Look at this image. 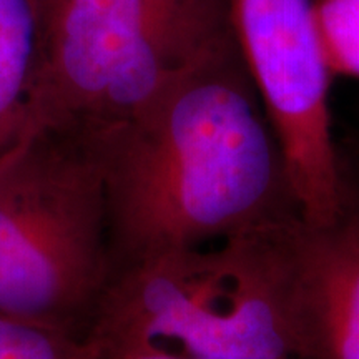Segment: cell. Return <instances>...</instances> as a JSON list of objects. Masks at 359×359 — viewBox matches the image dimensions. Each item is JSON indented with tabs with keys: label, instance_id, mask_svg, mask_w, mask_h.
<instances>
[{
	"label": "cell",
	"instance_id": "cell-5",
	"mask_svg": "<svg viewBox=\"0 0 359 359\" xmlns=\"http://www.w3.org/2000/svg\"><path fill=\"white\" fill-rule=\"evenodd\" d=\"M233 34L280 143L303 222L326 224L348 178L333 140L331 75L313 0H228Z\"/></svg>",
	"mask_w": 359,
	"mask_h": 359
},
{
	"label": "cell",
	"instance_id": "cell-10",
	"mask_svg": "<svg viewBox=\"0 0 359 359\" xmlns=\"http://www.w3.org/2000/svg\"><path fill=\"white\" fill-rule=\"evenodd\" d=\"M64 2L65 0H42L43 8H45V17H47V24L50 22L52 17L55 15V12L62 7V4Z\"/></svg>",
	"mask_w": 359,
	"mask_h": 359
},
{
	"label": "cell",
	"instance_id": "cell-3",
	"mask_svg": "<svg viewBox=\"0 0 359 359\" xmlns=\"http://www.w3.org/2000/svg\"><path fill=\"white\" fill-rule=\"evenodd\" d=\"M109 281L95 135L25 130L0 154V314L85 341Z\"/></svg>",
	"mask_w": 359,
	"mask_h": 359
},
{
	"label": "cell",
	"instance_id": "cell-8",
	"mask_svg": "<svg viewBox=\"0 0 359 359\" xmlns=\"http://www.w3.org/2000/svg\"><path fill=\"white\" fill-rule=\"evenodd\" d=\"M313 12L331 75L359 80V0H313Z\"/></svg>",
	"mask_w": 359,
	"mask_h": 359
},
{
	"label": "cell",
	"instance_id": "cell-7",
	"mask_svg": "<svg viewBox=\"0 0 359 359\" xmlns=\"http://www.w3.org/2000/svg\"><path fill=\"white\" fill-rule=\"evenodd\" d=\"M45 30L42 0H0V154L25 132Z\"/></svg>",
	"mask_w": 359,
	"mask_h": 359
},
{
	"label": "cell",
	"instance_id": "cell-6",
	"mask_svg": "<svg viewBox=\"0 0 359 359\" xmlns=\"http://www.w3.org/2000/svg\"><path fill=\"white\" fill-rule=\"evenodd\" d=\"M314 359H359V188L348 178L338 215L293 231Z\"/></svg>",
	"mask_w": 359,
	"mask_h": 359
},
{
	"label": "cell",
	"instance_id": "cell-4",
	"mask_svg": "<svg viewBox=\"0 0 359 359\" xmlns=\"http://www.w3.org/2000/svg\"><path fill=\"white\" fill-rule=\"evenodd\" d=\"M233 45L228 0H65L45 30L25 130L132 122Z\"/></svg>",
	"mask_w": 359,
	"mask_h": 359
},
{
	"label": "cell",
	"instance_id": "cell-1",
	"mask_svg": "<svg viewBox=\"0 0 359 359\" xmlns=\"http://www.w3.org/2000/svg\"><path fill=\"white\" fill-rule=\"evenodd\" d=\"M92 132L105 177L110 278L142 259L302 218L238 45L140 118Z\"/></svg>",
	"mask_w": 359,
	"mask_h": 359
},
{
	"label": "cell",
	"instance_id": "cell-11",
	"mask_svg": "<svg viewBox=\"0 0 359 359\" xmlns=\"http://www.w3.org/2000/svg\"><path fill=\"white\" fill-rule=\"evenodd\" d=\"M114 359H182V358L163 356V354H127V356H120Z\"/></svg>",
	"mask_w": 359,
	"mask_h": 359
},
{
	"label": "cell",
	"instance_id": "cell-2",
	"mask_svg": "<svg viewBox=\"0 0 359 359\" xmlns=\"http://www.w3.org/2000/svg\"><path fill=\"white\" fill-rule=\"evenodd\" d=\"M294 222L111 275L85 343L97 359H314Z\"/></svg>",
	"mask_w": 359,
	"mask_h": 359
},
{
	"label": "cell",
	"instance_id": "cell-9",
	"mask_svg": "<svg viewBox=\"0 0 359 359\" xmlns=\"http://www.w3.org/2000/svg\"><path fill=\"white\" fill-rule=\"evenodd\" d=\"M0 359H95L85 341L0 314Z\"/></svg>",
	"mask_w": 359,
	"mask_h": 359
}]
</instances>
